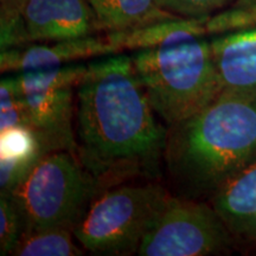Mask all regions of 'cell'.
Wrapping results in <instances>:
<instances>
[{"label": "cell", "mask_w": 256, "mask_h": 256, "mask_svg": "<svg viewBox=\"0 0 256 256\" xmlns=\"http://www.w3.org/2000/svg\"><path fill=\"white\" fill-rule=\"evenodd\" d=\"M168 130L138 78L132 57H98L76 87L78 156L101 182L136 171H153L164 156Z\"/></svg>", "instance_id": "6da1fadb"}, {"label": "cell", "mask_w": 256, "mask_h": 256, "mask_svg": "<svg viewBox=\"0 0 256 256\" xmlns=\"http://www.w3.org/2000/svg\"><path fill=\"white\" fill-rule=\"evenodd\" d=\"M164 156L183 196L215 194L256 162V92H220L200 113L168 128Z\"/></svg>", "instance_id": "7a4b0ae2"}, {"label": "cell", "mask_w": 256, "mask_h": 256, "mask_svg": "<svg viewBox=\"0 0 256 256\" xmlns=\"http://www.w3.org/2000/svg\"><path fill=\"white\" fill-rule=\"evenodd\" d=\"M130 57L153 110L168 128L200 113L222 92L204 36L136 50Z\"/></svg>", "instance_id": "3957f363"}, {"label": "cell", "mask_w": 256, "mask_h": 256, "mask_svg": "<svg viewBox=\"0 0 256 256\" xmlns=\"http://www.w3.org/2000/svg\"><path fill=\"white\" fill-rule=\"evenodd\" d=\"M101 182L68 151L42 156L31 174L10 194L24 232L64 228L74 232L100 194Z\"/></svg>", "instance_id": "277c9868"}, {"label": "cell", "mask_w": 256, "mask_h": 256, "mask_svg": "<svg viewBox=\"0 0 256 256\" xmlns=\"http://www.w3.org/2000/svg\"><path fill=\"white\" fill-rule=\"evenodd\" d=\"M174 198L158 184L112 188L96 198L72 234L92 254L132 255Z\"/></svg>", "instance_id": "5b68a950"}, {"label": "cell", "mask_w": 256, "mask_h": 256, "mask_svg": "<svg viewBox=\"0 0 256 256\" xmlns=\"http://www.w3.org/2000/svg\"><path fill=\"white\" fill-rule=\"evenodd\" d=\"M86 68L87 64L70 63L14 74L31 128L48 152L68 151L78 156L74 92Z\"/></svg>", "instance_id": "8992f818"}, {"label": "cell", "mask_w": 256, "mask_h": 256, "mask_svg": "<svg viewBox=\"0 0 256 256\" xmlns=\"http://www.w3.org/2000/svg\"><path fill=\"white\" fill-rule=\"evenodd\" d=\"M229 228L214 206L174 197L142 240L140 256H206L232 244Z\"/></svg>", "instance_id": "52a82bcc"}, {"label": "cell", "mask_w": 256, "mask_h": 256, "mask_svg": "<svg viewBox=\"0 0 256 256\" xmlns=\"http://www.w3.org/2000/svg\"><path fill=\"white\" fill-rule=\"evenodd\" d=\"M20 17L28 43L76 40L104 32L89 0H26Z\"/></svg>", "instance_id": "ba28073f"}, {"label": "cell", "mask_w": 256, "mask_h": 256, "mask_svg": "<svg viewBox=\"0 0 256 256\" xmlns=\"http://www.w3.org/2000/svg\"><path fill=\"white\" fill-rule=\"evenodd\" d=\"M120 54L108 40L107 36H89L76 40L34 44L28 48H12L0 52L2 72H22L30 70L55 68L66 64L81 62Z\"/></svg>", "instance_id": "9c48e42d"}, {"label": "cell", "mask_w": 256, "mask_h": 256, "mask_svg": "<svg viewBox=\"0 0 256 256\" xmlns=\"http://www.w3.org/2000/svg\"><path fill=\"white\" fill-rule=\"evenodd\" d=\"M210 46L222 90L256 92V28L216 34Z\"/></svg>", "instance_id": "30bf717a"}, {"label": "cell", "mask_w": 256, "mask_h": 256, "mask_svg": "<svg viewBox=\"0 0 256 256\" xmlns=\"http://www.w3.org/2000/svg\"><path fill=\"white\" fill-rule=\"evenodd\" d=\"M212 206L230 232H255L256 162L230 179L214 194Z\"/></svg>", "instance_id": "8fae6325"}, {"label": "cell", "mask_w": 256, "mask_h": 256, "mask_svg": "<svg viewBox=\"0 0 256 256\" xmlns=\"http://www.w3.org/2000/svg\"><path fill=\"white\" fill-rule=\"evenodd\" d=\"M209 18L174 17L124 31L107 32L108 40L122 52L154 48L162 44L206 36V23Z\"/></svg>", "instance_id": "7c38bea8"}, {"label": "cell", "mask_w": 256, "mask_h": 256, "mask_svg": "<svg viewBox=\"0 0 256 256\" xmlns=\"http://www.w3.org/2000/svg\"><path fill=\"white\" fill-rule=\"evenodd\" d=\"M104 32L124 31L178 16L162 8L156 0H89Z\"/></svg>", "instance_id": "4fadbf2b"}, {"label": "cell", "mask_w": 256, "mask_h": 256, "mask_svg": "<svg viewBox=\"0 0 256 256\" xmlns=\"http://www.w3.org/2000/svg\"><path fill=\"white\" fill-rule=\"evenodd\" d=\"M72 230L51 228L22 234L12 255L16 256H80L83 247H78L72 236Z\"/></svg>", "instance_id": "5bb4252c"}, {"label": "cell", "mask_w": 256, "mask_h": 256, "mask_svg": "<svg viewBox=\"0 0 256 256\" xmlns=\"http://www.w3.org/2000/svg\"><path fill=\"white\" fill-rule=\"evenodd\" d=\"M22 126L31 128L17 78L6 76L0 82V132Z\"/></svg>", "instance_id": "9a60e30c"}, {"label": "cell", "mask_w": 256, "mask_h": 256, "mask_svg": "<svg viewBox=\"0 0 256 256\" xmlns=\"http://www.w3.org/2000/svg\"><path fill=\"white\" fill-rule=\"evenodd\" d=\"M256 28V2H238L230 8L212 14L206 23V34L226 32Z\"/></svg>", "instance_id": "2e32d148"}, {"label": "cell", "mask_w": 256, "mask_h": 256, "mask_svg": "<svg viewBox=\"0 0 256 256\" xmlns=\"http://www.w3.org/2000/svg\"><path fill=\"white\" fill-rule=\"evenodd\" d=\"M49 153L38 134L30 127H14L0 132V156H19Z\"/></svg>", "instance_id": "e0dca14e"}, {"label": "cell", "mask_w": 256, "mask_h": 256, "mask_svg": "<svg viewBox=\"0 0 256 256\" xmlns=\"http://www.w3.org/2000/svg\"><path fill=\"white\" fill-rule=\"evenodd\" d=\"M23 232V220L14 200L0 196V255H12Z\"/></svg>", "instance_id": "ac0fdd59"}, {"label": "cell", "mask_w": 256, "mask_h": 256, "mask_svg": "<svg viewBox=\"0 0 256 256\" xmlns=\"http://www.w3.org/2000/svg\"><path fill=\"white\" fill-rule=\"evenodd\" d=\"M43 156H0V196H10L31 174Z\"/></svg>", "instance_id": "d6986e66"}, {"label": "cell", "mask_w": 256, "mask_h": 256, "mask_svg": "<svg viewBox=\"0 0 256 256\" xmlns=\"http://www.w3.org/2000/svg\"><path fill=\"white\" fill-rule=\"evenodd\" d=\"M232 0H156L162 8L184 18H209Z\"/></svg>", "instance_id": "ffe728a7"}, {"label": "cell", "mask_w": 256, "mask_h": 256, "mask_svg": "<svg viewBox=\"0 0 256 256\" xmlns=\"http://www.w3.org/2000/svg\"><path fill=\"white\" fill-rule=\"evenodd\" d=\"M0 20L20 17L22 8L26 0H0Z\"/></svg>", "instance_id": "44dd1931"}, {"label": "cell", "mask_w": 256, "mask_h": 256, "mask_svg": "<svg viewBox=\"0 0 256 256\" xmlns=\"http://www.w3.org/2000/svg\"><path fill=\"white\" fill-rule=\"evenodd\" d=\"M255 232H256V226H255Z\"/></svg>", "instance_id": "7402d4cb"}]
</instances>
